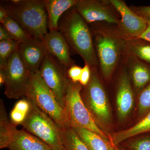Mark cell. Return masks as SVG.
Instances as JSON below:
<instances>
[{
  "label": "cell",
  "mask_w": 150,
  "mask_h": 150,
  "mask_svg": "<svg viewBox=\"0 0 150 150\" xmlns=\"http://www.w3.org/2000/svg\"><path fill=\"white\" fill-rule=\"evenodd\" d=\"M58 30L64 38L71 51L79 54L91 67L98 68L91 28L75 6L60 19Z\"/></svg>",
  "instance_id": "cell-1"
},
{
  "label": "cell",
  "mask_w": 150,
  "mask_h": 150,
  "mask_svg": "<svg viewBox=\"0 0 150 150\" xmlns=\"http://www.w3.org/2000/svg\"><path fill=\"white\" fill-rule=\"evenodd\" d=\"M101 75L106 81L111 79L125 55L124 40L118 35L115 26L98 23L89 25Z\"/></svg>",
  "instance_id": "cell-2"
},
{
  "label": "cell",
  "mask_w": 150,
  "mask_h": 150,
  "mask_svg": "<svg viewBox=\"0 0 150 150\" xmlns=\"http://www.w3.org/2000/svg\"><path fill=\"white\" fill-rule=\"evenodd\" d=\"M9 16L33 37L42 40L48 33V18L44 0L1 1Z\"/></svg>",
  "instance_id": "cell-3"
},
{
  "label": "cell",
  "mask_w": 150,
  "mask_h": 150,
  "mask_svg": "<svg viewBox=\"0 0 150 150\" xmlns=\"http://www.w3.org/2000/svg\"><path fill=\"white\" fill-rule=\"evenodd\" d=\"M90 80L81 92L83 103L97 126L111 136L113 126L112 112L104 86L98 74V68L91 67Z\"/></svg>",
  "instance_id": "cell-4"
},
{
  "label": "cell",
  "mask_w": 150,
  "mask_h": 150,
  "mask_svg": "<svg viewBox=\"0 0 150 150\" xmlns=\"http://www.w3.org/2000/svg\"><path fill=\"white\" fill-rule=\"evenodd\" d=\"M28 100L30 110L21 125L28 132L47 144L52 150H66L62 142V129L33 101Z\"/></svg>",
  "instance_id": "cell-5"
},
{
  "label": "cell",
  "mask_w": 150,
  "mask_h": 150,
  "mask_svg": "<svg viewBox=\"0 0 150 150\" xmlns=\"http://www.w3.org/2000/svg\"><path fill=\"white\" fill-rule=\"evenodd\" d=\"M26 98L33 101L40 110L52 118L61 129L69 126L64 109L43 81L39 71L31 74Z\"/></svg>",
  "instance_id": "cell-6"
},
{
  "label": "cell",
  "mask_w": 150,
  "mask_h": 150,
  "mask_svg": "<svg viewBox=\"0 0 150 150\" xmlns=\"http://www.w3.org/2000/svg\"><path fill=\"white\" fill-rule=\"evenodd\" d=\"M83 86L71 81L65 100L64 110L69 126L88 129L98 134L106 141L111 142V136L101 130L94 121L81 96ZM112 143V142H111Z\"/></svg>",
  "instance_id": "cell-7"
},
{
  "label": "cell",
  "mask_w": 150,
  "mask_h": 150,
  "mask_svg": "<svg viewBox=\"0 0 150 150\" xmlns=\"http://www.w3.org/2000/svg\"><path fill=\"white\" fill-rule=\"evenodd\" d=\"M31 74L25 66L18 51L9 57L0 68V85H4L5 94L11 99L26 97Z\"/></svg>",
  "instance_id": "cell-8"
},
{
  "label": "cell",
  "mask_w": 150,
  "mask_h": 150,
  "mask_svg": "<svg viewBox=\"0 0 150 150\" xmlns=\"http://www.w3.org/2000/svg\"><path fill=\"white\" fill-rule=\"evenodd\" d=\"M39 71L45 83L64 109L65 98L71 81L68 76V69L48 52Z\"/></svg>",
  "instance_id": "cell-9"
},
{
  "label": "cell",
  "mask_w": 150,
  "mask_h": 150,
  "mask_svg": "<svg viewBox=\"0 0 150 150\" xmlns=\"http://www.w3.org/2000/svg\"><path fill=\"white\" fill-rule=\"evenodd\" d=\"M88 25L104 23L116 26L120 16L109 0H78L75 6Z\"/></svg>",
  "instance_id": "cell-10"
},
{
  "label": "cell",
  "mask_w": 150,
  "mask_h": 150,
  "mask_svg": "<svg viewBox=\"0 0 150 150\" xmlns=\"http://www.w3.org/2000/svg\"><path fill=\"white\" fill-rule=\"evenodd\" d=\"M120 16L115 26L118 35L124 40L139 38L146 28L147 21L137 15L122 0H109Z\"/></svg>",
  "instance_id": "cell-11"
},
{
  "label": "cell",
  "mask_w": 150,
  "mask_h": 150,
  "mask_svg": "<svg viewBox=\"0 0 150 150\" xmlns=\"http://www.w3.org/2000/svg\"><path fill=\"white\" fill-rule=\"evenodd\" d=\"M121 65L115 87V102L118 122L123 123L129 119L134 110L135 92L123 62Z\"/></svg>",
  "instance_id": "cell-12"
},
{
  "label": "cell",
  "mask_w": 150,
  "mask_h": 150,
  "mask_svg": "<svg viewBox=\"0 0 150 150\" xmlns=\"http://www.w3.org/2000/svg\"><path fill=\"white\" fill-rule=\"evenodd\" d=\"M18 52L26 69L33 74L39 71L48 51L42 40L33 37L20 43Z\"/></svg>",
  "instance_id": "cell-13"
},
{
  "label": "cell",
  "mask_w": 150,
  "mask_h": 150,
  "mask_svg": "<svg viewBox=\"0 0 150 150\" xmlns=\"http://www.w3.org/2000/svg\"><path fill=\"white\" fill-rule=\"evenodd\" d=\"M134 92L138 94L150 83V65L135 56L125 55L123 60Z\"/></svg>",
  "instance_id": "cell-14"
},
{
  "label": "cell",
  "mask_w": 150,
  "mask_h": 150,
  "mask_svg": "<svg viewBox=\"0 0 150 150\" xmlns=\"http://www.w3.org/2000/svg\"><path fill=\"white\" fill-rule=\"evenodd\" d=\"M42 41L48 52L68 69L75 64L71 58L69 47L59 30L49 31L43 38Z\"/></svg>",
  "instance_id": "cell-15"
},
{
  "label": "cell",
  "mask_w": 150,
  "mask_h": 150,
  "mask_svg": "<svg viewBox=\"0 0 150 150\" xmlns=\"http://www.w3.org/2000/svg\"><path fill=\"white\" fill-rule=\"evenodd\" d=\"M7 149L9 150H52L47 144L30 133L16 129Z\"/></svg>",
  "instance_id": "cell-16"
},
{
  "label": "cell",
  "mask_w": 150,
  "mask_h": 150,
  "mask_svg": "<svg viewBox=\"0 0 150 150\" xmlns=\"http://www.w3.org/2000/svg\"><path fill=\"white\" fill-rule=\"evenodd\" d=\"M78 0H44L49 31L58 30L59 20L68 10L75 6Z\"/></svg>",
  "instance_id": "cell-17"
},
{
  "label": "cell",
  "mask_w": 150,
  "mask_h": 150,
  "mask_svg": "<svg viewBox=\"0 0 150 150\" xmlns=\"http://www.w3.org/2000/svg\"><path fill=\"white\" fill-rule=\"evenodd\" d=\"M150 133V112L133 126L111 134V141L115 146L132 137Z\"/></svg>",
  "instance_id": "cell-18"
},
{
  "label": "cell",
  "mask_w": 150,
  "mask_h": 150,
  "mask_svg": "<svg viewBox=\"0 0 150 150\" xmlns=\"http://www.w3.org/2000/svg\"><path fill=\"white\" fill-rule=\"evenodd\" d=\"M71 127L90 150L115 149L116 146L111 142L105 140L95 132L81 127Z\"/></svg>",
  "instance_id": "cell-19"
},
{
  "label": "cell",
  "mask_w": 150,
  "mask_h": 150,
  "mask_svg": "<svg viewBox=\"0 0 150 150\" xmlns=\"http://www.w3.org/2000/svg\"><path fill=\"white\" fill-rule=\"evenodd\" d=\"M124 50L125 55L135 56L150 65L149 42L139 38L124 40Z\"/></svg>",
  "instance_id": "cell-20"
},
{
  "label": "cell",
  "mask_w": 150,
  "mask_h": 150,
  "mask_svg": "<svg viewBox=\"0 0 150 150\" xmlns=\"http://www.w3.org/2000/svg\"><path fill=\"white\" fill-rule=\"evenodd\" d=\"M16 126L9 118L3 100H0V149L7 148Z\"/></svg>",
  "instance_id": "cell-21"
},
{
  "label": "cell",
  "mask_w": 150,
  "mask_h": 150,
  "mask_svg": "<svg viewBox=\"0 0 150 150\" xmlns=\"http://www.w3.org/2000/svg\"><path fill=\"white\" fill-rule=\"evenodd\" d=\"M1 25L8 33L13 39L19 43L31 39L33 37L25 31L18 23L10 16H8Z\"/></svg>",
  "instance_id": "cell-22"
},
{
  "label": "cell",
  "mask_w": 150,
  "mask_h": 150,
  "mask_svg": "<svg viewBox=\"0 0 150 150\" xmlns=\"http://www.w3.org/2000/svg\"><path fill=\"white\" fill-rule=\"evenodd\" d=\"M62 134L66 150H90L70 126L62 129Z\"/></svg>",
  "instance_id": "cell-23"
},
{
  "label": "cell",
  "mask_w": 150,
  "mask_h": 150,
  "mask_svg": "<svg viewBox=\"0 0 150 150\" xmlns=\"http://www.w3.org/2000/svg\"><path fill=\"white\" fill-rule=\"evenodd\" d=\"M29 100L25 97L20 100L11 111L10 118L14 126L21 125L24 122L30 110Z\"/></svg>",
  "instance_id": "cell-24"
},
{
  "label": "cell",
  "mask_w": 150,
  "mask_h": 150,
  "mask_svg": "<svg viewBox=\"0 0 150 150\" xmlns=\"http://www.w3.org/2000/svg\"><path fill=\"white\" fill-rule=\"evenodd\" d=\"M136 122L150 112V83L137 95Z\"/></svg>",
  "instance_id": "cell-25"
},
{
  "label": "cell",
  "mask_w": 150,
  "mask_h": 150,
  "mask_svg": "<svg viewBox=\"0 0 150 150\" xmlns=\"http://www.w3.org/2000/svg\"><path fill=\"white\" fill-rule=\"evenodd\" d=\"M118 146L126 150H150V133L132 137Z\"/></svg>",
  "instance_id": "cell-26"
},
{
  "label": "cell",
  "mask_w": 150,
  "mask_h": 150,
  "mask_svg": "<svg viewBox=\"0 0 150 150\" xmlns=\"http://www.w3.org/2000/svg\"><path fill=\"white\" fill-rule=\"evenodd\" d=\"M20 43L13 39L0 41V68L5 65L13 53L18 51Z\"/></svg>",
  "instance_id": "cell-27"
},
{
  "label": "cell",
  "mask_w": 150,
  "mask_h": 150,
  "mask_svg": "<svg viewBox=\"0 0 150 150\" xmlns=\"http://www.w3.org/2000/svg\"><path fill=\"white\" fill-rule=\"evenodd\" d=\"M82 69V68L75 64L68 69L67 71L68 76L74 83H77L79 82Z\"/></svg>",
  "instance_id": "cell-28"
},
{
  "label": "cell",
  "mask_w": 150,
  "mask_h": 150,
  "mask_svg": "<svg viewBox=\"0 0 150 150\" xmlns=\"http://www.w3.org/2000/svg\"><path fill=\"white\" fill-rule=\"evenodd\" d=\"M91 75V67L88 64L85 63L82 68L79 83L83 86H85L88 84L90 80Z\"/></svg>",
  "instance_id": "cell-29"
},
{
  "label": "cell",
  "mask_w": 150,
  "mask_h": 150,
  "mask_svg": "<svg viewBox=\"0 0 150 150\" xmlns=\"http://www.w3.org/2000/svg\"><path fill=\"white\" fill-rule=\"evenodd\" d=\"M130 8L135 13L144 18L150 20V5L148 6H131Z\"/></svg>",
  "instance_id": "cell-30"
},
{
  "label": "cell",
  "mask_w": 150,
  "mask_h": 150,
  "mask_svg": "<svg viewBox=\"0 0 150 150\" xmlns=\"http://www.w3.org/2000/svg\"><path fill=\"white\" fill-rule=\"evenodd\" d=\"M146 21L147 22L146 28L139 38L150 43V20Z\"/></svg>",
  "instance_id": "cell-31"
},
{
  "label": "cell",
  "mask_w": 150,
  "mask_h": 150,
  "mask_svg": "<svg viewBox=\"0 0 150 150\" xmlns=\"http://www.w3.org/2000/svg\"><path fill=\"white\" fill-rule=\"evenodd\" d=\"M11 39H13L12 38L8 33L1 25H0V41Z\"/></svg>",
  "instance_id": "cell-32"
},
{
  "label": "cell",
  "mask_w": 150,
  "mask_h": 150,
  "mask_svg": "<svg viewBox=\"0 0 150 150\" xmlns=\"http://www.w3.org/2000/svg\"><path fill=\"white\" fill-rule=\"evenodd\" d=\"M7 11L1 4L0 5V23L2 24L8 16Z\"/></svg>",
  "instance_id": "cell-33"
},
{
  "label": "cell",
  "mask_w": 150,
  "mask_h": 150,
  "mask_svg": "<svg viewBox=\"0 0 150 150\" xmlns=\"http://www.w3.org/2000/svg\"><path fill=\"white\" fill-rule=\"evenodd\" d=\"M114 150H121V149L118 146H116Z\"/></svg>",
  "instance_id": "cell-34"
},
{
  "label": "cell",
  "mask_w": 150,
  "mask_h": 150,
  "mask_svg": "<svg viewBox=\"0 0 150 150\" xmlns=\"http://www.w3.org/2000/svg\"><path fill=\"white\" fill-rule=\"evenodd\" d=\"M118 146L119 147H120V149H121V150H126V149H123V148L121 147H120V146Z\"/></svg>",
  "instance_id": "cell-35"
}]
</instances>
